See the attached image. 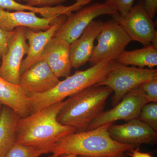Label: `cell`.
<instances>
[{
    "label": "cell",
    "mask_w": 157,
    "mask_h": 157,
    "mask_svg": "<svg viewBox=\"0 0 157 157\" xmlns=\"http://www.w3.org/2000/svg\"><path fill=\"white\" fill-rule=\"evenodd\" d=\"M113 123L103 125L84 132H75L59 140L48 157L74 155L86 157H123L136 147L119 143L110 137L109 127Z\"/></svg>",
    "instance_id": "1"
},
{
    "label": "cell",
    "mask_w": 157,
    "mask_h": 157,
    "mask_svg": "<svg viewBox=\"0 0 157 157\" xmlns=\"http://www.w3.org/2000/svg\"><path fill=\"white\" fill-rule=\"evenodd\" d=\"M64 101L59 102L24 117L16 124V142L51 151L56 144L76 132L72 127L59 122L57 116Z\"/></svg>",
    "instance_id": "2"
},
{
    "label": "cell",
    "mask_w": 157,
    "mask_h": 157,
    "mask_svg": "<svg viewBox=\"0 0 157 157\" xmlns=\"http://www.w3.org/2000/svg\"><path fill=\"white\" fill-rule=\"evenodd\" d=\"M114 60H105L82 71H77L66 78L48 91L28 95L31 114L63 101L65 98L77 94L101 82L117 65Z\"/></svg>",
    "instance_id": "3"
},
{
    "label": "cell",
    "mask_w": 157,
    "mask_h": 157,
    "mask_svg": "<svg viewBox=\"0 0 157 157\" xmlns=\"http://www.w3.org/2000/svg\"><path fill=\"white\" fill-rule=\"evenodd\" d=\"M112 93L107 86H94L69 97L59 111L57 121L74 128L76 132L86 131L90 124L103 112Z\"/></svg>",
    "instance_id": "4"
},
{
    "label": "cell",
    "mask_w": 157,
    "mask_h": 157,
    "mask_svg": "<svg viewBox=\"0 0 157 157\" xmlns=\"http://www.w3.org/2000/svg\"><path fill=\"white\" fill-rule=\"evenodd\" d=\"M157 78V70L124 65H117L105 78L95 86L109 87L114 92L113 104L115 106L131 91L139 87L144 82Z\"/></svg>",
    "instance_id": "5"
},
{
    "label": "cell",
    "mask_w": 157,
    "mask_h": 157,
    "mask_svg": "<svg viewBox=\"0 0 157 157\" xmlns=\"http://www.w3.org/2000/svg\"><path fill=\"white\" fill-rule=\"evenodd\" d=\"M124 29L132 41H136L147 46L152 44L157 48V32L155 22L149 16L144 5L140 1L124 17L118 13L112 15Z\"/></svg>",
    "instance_id": "6"
},
{
    "label": "cell",
    "mask_w": 157,
    "mask_h": 157,
    "mask_svg": "<svg viewBox=\"0 0 157 157\" xmlns=\"http://www.w3.org/2000/svg\"><path fill=\"white\" fill-rule=\"evenodd\" d=\"M90 59L91 66L105 60H114L132 42L124 29L114 19L103 23Z\"/></svg>",
    "instance_id": "7"
},
{
    "label": "cell",
    "mask_w": 157,
    "mask_h": 157,
    "mask_svg": "<svg viewBox=\"0 0 157 157\" xmlns=\"http://www.w3.org/2000/svg\"><path fill=\"white\" fill-rule=\"evenodd\" d=\"M116 13L117 11L106 2L89 4L67 17L54 36L62 38L71 44L80 36L96 17L103 15L112 16Z\"/></svg>",
    "instance_id": "8"
},
{
    "label": "cell",
    "mask_w": 157,
    "mask_h": 157,
    "mask_svg": "<svg viewBox=\"0 0 157 157\" xmlns=\"http://www.w3.org/2000/svg\"><path fill=\"white\" fill-rule=\"evenodd\" d=\"M148 103L144 91L139 87L136 88L128 93L113 109L100 113L90 124L87 130L117 121L128 122L138 118L141 108Z\"/></svg>",
    "instance_id": "9"
},
{
    "label": "cell",
    "mask_w": 157,
    "mask_h": 157,
    "mask_svg": "<svg viewBox=\"0 0 157 157\" xmlns=\"http://www.w3.org/2000/svg\"><path fill=\"white\" fill-rule=\"evenodd\" d=\"M26 28L20 27L14 30L9 40L7 51L1 59L0 76L14 84H19L21 66L24 56L28 52Z\"/></svg>",
    "instance_id": "10"
},
{
    "label": "cell",
    "mask_w": 157,
    "mask_h": 157,
    "mask_svg": "<svg viewBox=\"0 0 157 157\" xmlns=\"http://www.w3.org/2000/svg\"><path fill=\"white\" fill-rule=\"evenodd\" d=\"M110 137L119 143L138 147L142 144H150L156 140V131L139 119L121 125L112 124L108 129Z\"/></svg>",
    "instance_id": "11"
},
{
    "label": "cell",
    "mask_w": 157,
    "mask_h": 157,
    "mask_svg": "<svg viewBox=\"0 0 157 157\" xmlns=\"http://www.w3.org/2000/svg\"><path fill=\"white\" fill-rule=\"evenodd\" d=\"M59 81L48 65L41 59L21 74L19 85L28 95L48 91Z\"/></svg>",
    "instance_id": "12"
},
{
    "label": "cell",
    "mask_w": 157,
    "mask_h": 157,
    "mask_svg": "<svg viewBox=\"0 0 157 157\" xmlns=\"http://www.w3.org/2000/svg\"><path fill=\"white\" fill-rule=\"evenodd\" d=\"M67 18L65 15L58 16L50 27L45 30L36 31L26 28L25 37L28 42L29 49L26 57L21 63L20 74L28 70L36 62L41 59L45 46Z\"/></svg>",
    "instance_id": "13"
},
{
    "label": "cell",
    "mask_w": 157,
    "mask_h": 157,
    "mask_svg": "<svg viewBox=\"0 0 157 157\" xmlns=\"http://www.w3.org/2000/svg\"><path fill=\"white\" fill-rule=\"evenodd\" d=\"M70 45L64 39L54 36L42 54L41 59L48 65L58 78H67L71 75L72 67Z\"/></svg>",
    "instance_id": "14"
},
{
    "label": "cell",
    "mask_w": 157,
    "mask_h": 157,
    "mask_svg": "<svg viewBox=\"0 0 157 157\" xmlns=\"http://www.w3.org/2000/svg\"><path fill=\"white\" fill-rule=\"evenodd\" d=\"M30 11L11 12L0 8V29L8 32L24 27L33 30H45L53 23L57 17L45 18L37 16Z\"/></svg>",
    "instance_id": "15"
},
{
    "label": "cell",
    "mask_w": 157,
    "mask_h": 157,
    "mask_svg": "<svg viewBox=\"0 0 157 157\" xmlns=\"http://www.w3.org/2000/svg\"><path fill=\"white\" fill-rule=\"evenodd\" d=\"M103 21L94 20L85 29L80 36L70 45L72 68L77 69L89 62L94 47V42L101 32Z\"/></svg>",
    "instance_id": "16"
},
{
    "label": "cell",
    "mask_w": 157,
    "mask_h": 157,
    "mask_svg": "<svg viewBox=\"0 0 157 157\" xmlns=\"http://www.w3.org/2000/svg\"><path fill=\"white\" fill-rule=\"evenodd\" d=\"M93 0H76L75 2L69 6L58 5L52 7H33L18 2L15 0H0V8L8 11H30L40 14L45 18H52L65 15L70 16L75 11L87 6Z\"/></svg>",
    "instance_id": "17"
},
{
    "label": "cell",
    "mask_w": 157,
    "mask_h": 157,
    "mask_svg": "<svg viewBox=\"0 0 157 157\" xmlns=\"http://www.w3.org/2000/svg\"><path fill=\"white\" fill-rule=\"evenodd\" d=\"M0 103L11 108L21 117L31 114L28 95L19 84H14L0 76Z\"/></svg>",
    "instance_id": "18"
},
{
    "label": "cell",
    "mask_w": 157,
    "mask_h": 157,
    "mask_svg": "<svg viewBox=\"0 0 157 157\" xmlns=\"http://www.w3.org/2000/svg\"><path fill=\"white\" fill-rule=\"evenodd\" d=\"M20 117L4 106L0 116V157H5L16 142V124Z\"/></svg>",
    "instance_id": "19"
},
{
    "label": "cell",
    "mask_w": 157,
    "mask_h": 157,
    "mask_svg": "<svg viewBox=\"0 0 157 157\" xmlns=\"http://www.w3.org/2000/svg\"><path fill=\"white\" fill-rule=\"evenodd\" d=\"M114 61L120 65L153 69L157 66V48L151 44L140 49L125 50Z\"/></svg>",
    "instance_id": "20"
},
{
    "label": "cell",
    "mask_w": 157,
    "mask_h": 157,
    "mask_svg": "<svg viewBox=\"0 0 157 157\" xmlns=\"http://www.w3.org/2000/svg\"><path fill=\"white\" fill-rule=\"evenodd\" d=\"M48 153L50 151L47 150L15 143L5 157H39Z\"/></svg>",
    "instance_id": "21"
},
{
    "label": "cell",
    "mask_w": 157,
    "mask_h": 157,
    "mask_svg": "<svg viewBox=\"0 0 157 157\" xmlns=\"http://www.w3.org/2000/svg\"><path fill=\"white\" fill-rule=\"evenodd\" d=\"M138 119L157 131V103H147L141 108Z\"/></svg>",
    "instance_id": "22"
},
{
    "label": "cell",
    "mask_w": 157,
    "mask_h": 157,
    "mask_svg": "<svg viewBox=\"0 0 157 157\" xmlns=\"http://www.w3.org/2000/svg\"><path fill=\"white\" fill-rule=\"evenodd\" d=\"M135 0H106L105 2L117 11L121 16L124 17L134 6Z\"/></svg>",
    "instance_id": "23"
},
{
    "label": "cell",
    "mask_w": 157,
    "mask_h": 157,
    "mask_svg": "<svg viewBox=\"0 0 157 157\" xmlns=\"http://www.w3.org/2000/svg\"><path fill=\"white\" fill-rule=\"evenodd\" d=\"M146 94L148 103L157 102V78L144 82L139 86Z\"/></svg>",
    "instance_id": "24"
},
{
    "label": "cell",
    "mask_w": 157,
    "mask_h": 157,
    "mask_svg": "<svg viewBox=\"0 0 157 157\" xmlns=\"http://www.w3.org/2000/svg\"><path fill=\"white\" fill-rule=\"evenodd\" d=\"M66 0H23L26 5L33 7H52L63 2Z\"/></svg>",
    "instance_id": "25"
},
{
    "label": "cell",
    "mask_w": 157,
    "mask_h": 157,
    "mask_svg": "<svg viewBox=\"0 0 157 157\" xmlns=\"http://www.w3.org/2000/svg\"><path fill=\"white\" fill-rule=\"evenodd\" d=\"M14 31L8 32L0 29V60L7 51L9 40Z\"/></svg>",
    "instance_id": "26"
},
{
    "label": "cell",
    "mask_w": 157,
    "mask_h": 157,
    "mask_svg": "<svg viewBox=\"0 0 157 157\" xmlns=\"http://www.w3.org/2000/svg\"><path fill=\"white\" fill-rule=\"evenodd\" d=\"M144 5L149 16L153 19L157 12V0H144Z\"/></svg>",
    "instance_id": "27"
},
{
    "label": "cell",
    "mask_w": 157,
    "mask_h": 157,
    "mask_svg": "<svg viewBox=\"0 0 157 157\" xmlns=\"http://www.w3.org/2000/svg\"><path fill=\"white\" fill-rule=\"evenodd\" d=\"M130 153L132 157H152L149 154L139 151L138 147L136 149L135 148L132 150Z\"/></svg>",
    "instance_id": "28"
},
{
    "label": "cell",
    "mask_w": 157,
    "mask_h": 157,
    "mask_svg": "<svg viewBox=\"0 0 157 157\" xmlns=\"http://www.w3.org/2000/svg\"><path fill=\"white\" fill-rule=\"evenodd\" d=\"M57 157H81L79 156L76 155H61Z\"/></svg>",
    "instance_id": "29"
},
{
    "label": "cell",
    "mask_w": 157,
    "mask_h": 157,
    "mask_svg": "<svg viewBox=\"0 0 157 157\" xmlns=\"http://www.w3.org/2000/svg\"><path fill=\"white\" fill-rule=\"evenodd\" d=\"M3 107H4V105L2 103H0V116H1L2 111Z\"/></svg>",
    "instance_id": "30"
},
{
    "label": "cell",
    "mask_w": 157,
    "mask_h": 157,
    "mask_svg": "<svg viewBox=\"0 0 157 157\" xmlns=\"http://www.w3.org/2000/svg\"><path fill=\"white\" fill-rule=\"evenodd\" d=\"M0 64H1V60H0Z\"/></svg>",
    "instance_id": "31"
},
{
    "label": "cell",
    "mask_w": 157,
    "mask_h": 157,
    "mask_svg": "<svg viewBox=\"0 0 157 157\" xmlns=\"http://www.w3.org/2000/svg\"><path fill=\"white\" fill-rule=\"evenodd\" d=\"M15 1H18V0H15ZM22 1H23V0H22Z\"/></svg>",
    "instance_id": "32"
},
{
    "label": "cell",
    "mask_w": 157,
    "mask_h": 157,
    "mask_svg": "<svg viewBox=\"0 0 157 157\" xmlns=\"http://www.w3.org/2000/svg\"><path fill=\"white\" fill-rule=\"evenodd\" d=\"M81 157H82V156H80Z\"/></svg>",
    "instance_id": "33"
}]
</instances>
